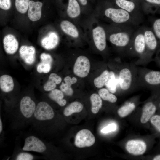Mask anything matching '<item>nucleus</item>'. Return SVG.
<instances>
[{"label":"nucleus","instance_id":"obj_1","mask_svg":"<svg viewBox=\"0 0 160 160\" xmlns=\"http://www.w3.org/2000/svg\"><path fill=\"white\" fill-rule=\"evenodd\" d=\"M37 103L30 96L25 95L20 99L18 107L8 113L12 127L20 129L31 124Z\"/></svg>","mask_w":160,"mask_h":160},{"label":"nucleus","instance_id":"obj_2","mask_svg":"<svg viewBox=\"0 0 160 160\" xmlns=\"http://www.w3.org/2000/svg\"><path fill=\"white\" fill-rule=\"evenodd\" d=\"M55 116V111L50 105L47 101H41L37 103L31 124L36 132L47 135Z\"/></svg>","mask_w":160,"mask_h":160},{"label":"nucleus","instance_id":"obj_3","mask_svg":"<svg viewBox=\"0 0 160 160\" xmlns=\"http://www.w3.org/2000/svg\"><path fill=\"white\" fill-rule=\"evenodd\" d=\"M139 26L111 24L104 28L107 39L113 44L127 51L133 35Z\"/></svg>","mask_w":160,"mask_h":160},{"label":"nucleus","instance_id":"obj_4","mask_svg":"<svg viewBox=\"0 0 160 160\" xmlns=\"http://www.w3.org/2000/svg\"><path fill=\"white\" fill-rule=\"evenodd\" d=\"M22 149L27 151H32L39 153L43 155L46 159L47 158L50 157L49 144L35 135H29L25 137Z\"/></svg>","mask_w":160,"mask_h":160},{"label":"nucleus","instance_id":"obj_5","mask_svg":"<svg viewBox=\"0 0 160 160\" xmlns=\"http://www.w3.org/2000/svg\"><path fill=\"white\" fill-rule=\"evenodd\" d=\"M131 47L132 48L134 53L138 55H144L146 43L143 25L139 26L135 30L127 51Z\"/></svg>","mask_w":160,"mask_h":160},{"label":"nucleus","instance_id":"obj_6","mask_svg":"<svg viewBox=\"0 0 160 160\" xmlns=\"http://www.w3.org/2000/svg\"><path fill=\"white\" fill-rule=\"evenodd\" d=\"M95 140V136L89 130L83 129L79 131L76 134L75 145L79 148L90 147L94 144Z\"/></svg>","mask_w":160,"mask_h":160},{"label":"nucleus","instance_id":"obj_7","mask_svg":"<svg viewBox=\"0 0 160 160\" xmlns=\"http://www.w3.org/2000/svg\"><path fill=\"white\" fill-rule=\"evenodd\" d=\"M90 68V64L88 59L86 56L81 55L77 58L75 63L73 71L75 74L84 78L88 74Z\"/></svg>","mask_w":160,"mask_h":160},{"label":"nucleus","instance_id":"obj_8","mask_svg":"<svg viewBox=\"0 0 160 160\" xmlns=\"http://www.w3.org/2000/svg\"><path fill=\"white\" fill-rule=\"evenodd\" d=\"M146 43V50L144 55H150L157 48L158 42L151 27L143 25Z\"/></svg>","mask_w":160,"mask_h":160},{"label":"nucleus","instance_id":"obj_9","mask_svg":"<svg viewBox=\"0 0 160 160\" xmlns=\"http://www.w3.org/2000/svg\"><path fill=\"white\" fill-rule=\"evenodd\" d=\"M92 36L95 44L100 51L104 50L106 47L107 36L104 28L97 26L92 30Z\"/></svg>","mask_w":160,"mask_h":160},{"label":"nucleus","instance_id":"obj_10","mask_svg":"<svg viewBox=\"0 0 160 160\" xmlns=\"http://www.w3.org/2000/svg\"><path fill=\"white\" fill-rule=\"evenodd\" d=\"M126 148L130 153L134 155H139L143 154L145 152L146 145L143 141L132 140L127 142Z\"/></svg>","mask_w":160,"mask_h":160},{"label":"nucleus","instance_id":"obj_11","mask_svg":"<svg viewBox=\"0 0 160 160\" xmlns=\"http://www.w3.org/2000/svg\"><path fill=\"white\" fill-rule=\"evenodd\" d=\"M20 57L26 64L31 65L35 59L36 50L33 46H22L19 50Z\"/></svg>","mask_w":160,"mask_h":160},{"label":"nucleus","instance_id":"obj_12","mask_svg":"<svg viewBox=\"0 0 160 160\" xmlns=\"http://www.w3.org/2000/svg\"><path fill=\"white\" fill-rule=\"evenodd\" d=\"M139 3L145 15L156 13L160 8V0H139Z\"/></svg>","mask_w":160,"mask_h":160},{"label":"nucleus","instance_id":"obj_13","mask_svg":"<svg viewBox=\"0 0 160 160\" xmlns=\"http://www.w3.org/2000/svg\"><path fill=\"white\" fill-rule=\"evenodd\" d=\"M43 4L39 1H30L29 3L28 16L31 21H36L40 19L41 15V9Z\"/></svg>","mask_w":160,"mask_h":160},{"label":"nucleus","instance_id":"obj_14","mask_svg":"<svg viewBox=\"0 0 160 160\" xmlns=\"http://www.w3.org/2000/svg\"><path fill=\"white\" fill-rule=\"evenodd\" d=\"M3 43L4 50L8 54H13L18 49V41L15 37L12 34H7L5 36Z\"/></svg>","mask_w":160,"mask_h":160},{"label":"nucleus","instance_id":"obj_15","mask_svg":"<svg viewBox=\"0 0 160 160\" xmlns=\"http://www.w3.org/2000/svg\"><path fill=\"white\" fill-rule=\"evenodd\" d=\"M40 57L41 62L37 66V71L40 73H47L51 69L52 58L50 54L45 53L41 54Z\"/></svg>","mask_w":160,"mask_h":160},{"label":"nucleus","instance_id":"obj_16","mask_svg":"<svg viewBox=\"0 0 160 160\" xmlns=\"http://www.w3.org/2000/svg\"><path fill=\"white\" fill-rule=\"evenodd\" d=\"M58 42L59 37L57 34L54 32L51 31L42 39L41 44L43 48L50 50L55 47Z\"/></svg>","mask_w":160,"mask_h":160},{"label":"nucleus","instance_id":"obj_17","mask_svg":"<svg viewBox=\"0 0 160 160\" xmlns=\"http://www.w3.org/2000/svg\"><path fill=\"white\" fill-rule=\"evenodd\" d=\"M132 81V74L130 71L127 68L121 69L119 73V83L121 88L126 90L130 87Z\"/></svg>","mask_w":160,"mask_h":160},{"label":"nucleus","instance_id":"obj_18","mask_svg":"<svg viewBox=\"0 0 160 160\" xmlns=\"http://www.w3.org/2000/svg\"><path fill=\"white\" fill-rule=\"evenodd\" d=\"M60 28L66 34L74 38H78L79 33L75 25L71 22L67 20L62 21L60 24Z\"/></svg>","mask_w":160,"mask_h":160},{"label":"nucleus","instance_id":"obj_19","mask_svg":"<svg viewBox=\"0 0 160 160\" xmlns=\"http://www.w3.org/2000/svg\"><path fill=\"white\" fill-rule=\"evenodd\" d=\"M156 110V107L152 103L149 102L146 103L143 108L140 119L141 123L144 124L147 122L155 113Z\"/></svg>","mask_w":160,"mask_h":160},{"label":"nucleus","instance_id":"obj_20","mask_svg":"<svg viewBox=\"0 0 160 160\" xmlns=\"http://www.w3.org/2000/svg\"><path fill=\"white\" fill-rule=\"evenodd\" d=\"M0 87L1 90L5 93H9L12 91L14 87V83L12 77L7 74L1 76Z\"/></svg>","mask_w":160,"mask_h":160},{"label":"nucleus","instance_id":"obj_21","mask_svg":"<svg viewBox=\"0 0 160 160\" xmlns=\"http://www.w3.org/2000/svg\"><path fill=\"white\" fill-rule=\"evenodd\" d=\"M64 81L65 83L62 82L60 86V90L66 95L71 96L73 94L71 86L76 83L77 79L75 77L71 78L69 76H67L64 78Z\"/></svg>","mask_w":160,"mask_h":160},{"label":"nucleus","instance_id":"obj_22","mask_svg":"<svg viewBox=\"0 0 160 160\" xmlns=\"http://www.w3.org/2000/svg\"><path fill=\"white\" fill-rule=\"evenodd\" d=\"M67 13L68 16L72 18H76L80 15V8L76 0H69Z\"/></svg>","mask_w":160,"mask_h":160},{"label":"nucleus","instance_id":"obj_23","mask_svg":"<svg viewBox=\"0 0 160 160\" xmlns=\"http://www.w3.org/2000/svg\"><path fill=\"white\" fill-rule=\"evenodd\" d=\"M62 81L61 78L56 73H51L49 77L48 80L44 84L43 88L46 91H51L55 89L56 84L60 83Z\"/></svg>","mask_w":160,"mask_h":160},{"label":"nucleus","instance_id":"obj_24","mask_svg":"<svg viewBox=\"0 0 160 160\" xmlns=\"http://www.w3.org/2000/svg\"><path fill=\"white\" fill-rule=\"evenodd\" d=\"M49 97L52 100L56 102L59 106H64L67 101L64 99L63 92L61 90L55 89L51 91L48 95Z\"/></svg>","mask_w":160,"mask_h":160},{"label":"nucleus","instance_id":"obj_25","mask_svg":"<svg viewBox=\"0 0 160 160\" xmlns=\"http://www.w3.org/2000/svg\"><path fill=\"white\" fill-rule=\"evenodd\" d=\"M82 104L78 101L71 103L66 106L63 111V113L65 116H69L74 113H79L83 109Z\"/></svg>","mask_w":160,"mask_h":160},{"label":"nucleus","instance_id":"obj_26","mask_svg":"<svg viewBox=\"0 0 160 160\" xmlns=\"http://www.w3.org/2000/svg\"><path fill=\"white\" fill-rule=\"evenodd\" d=\"M90 100L91 103V111L94 114L98 113L102 107V101L99 95L93 93L90 96Z\"/></svg>","mask_w":160,"mask_h":160},{"label":"nucleus","instance_id":"obj_27","mask_svg":"<svg viewBox=\"0 0 160 160\" xmlns=\"http://www.w3.org/2000/svg\"><path fill=\"white\" fill-rule=\"evenodd\" d=\"M145 79L150 84H160V71H151L145 75Z\"/></svg>","mask_w":160,"mask_h":160},{"label":"nucleus","instance_id":"obj_28","mask_svg":"<svg viewBox=\"0 0 160 160\" xmlns=\"http://www.w3.org/2000/svg\"><path fill=\"white\" fill-rule=\"evenodd\" d=\"M12 159L15 160H33L37 157L22 149L13 153Z\"/></svg>","mask_w":160,"mask_h":160},{"label":"nucleus","instance_id":"obj_29","mask_svg":"<svg viewBox=\"0 0 160 160\" xmlns=\"http://www.w3.org/2000/svg\"><path fill=\"white\" fill-rule=\"evenodd\" d=\"M109 72L108 70H105L94 79V83L96 87L100 88L105 85L108 78Z\"/></svg>","mask_w":160,"mask_h":160},{"label":"nucleus","instance_id":"obj_30","mask_svg":"<svg viewBox=\"0 0 160 160\" xmlns=\"http://www.w3.org/2000/svg\"><path fill=\"white\" fill-rule=\"evenodd\" d=\"M107 89L112 93H115L116 91V84L115 74L113 72H109L108 79L105 85Z\"/></svg>","mask_w":160,"mask_h":160},{"label":"nucleus","instance_id":"obj_31","mask_svg":"<svg viewBox=\"0 0 160 160\" xmlns=\"http://www.w3.org/2000/svg\"><path fill=\"white\" fill-rule=\"evenodd\" d=\"M98 94L101 98L105 100L114 103L117 100L116 96L110 93L109 91L105 88H103L100 89L98 91Z\"/></svg>","mask_w":160,"mask_h":160},{"label":"nucleus","instance_id":"obj_32","mask_svg":"<svg viewBox=\"0 0 160 160\" xmlns=\"http://www.w3.org/2000/svg\"><path fill=\"white\" fill-rule=\"evenodd\" d=\"M151 28L158 41L160 43V18L150 19Z\"/></svg>","mask_w":160,"mask_h":160},{"label":"nucleus","instance_id":"obj_33","mask_svg":"<svg viewBox=\"0 0 160 160\" xmlns=\"http://www.w3.org/2000/svg\"><path fill=\"white\" fill-rule=\"evenodd\" d=\"M135 108V104L130 103L120 108L118 110L117 113L120 117H124L129 115Z\"/></svg>","mask_w":160,"mask_h":160},{"label":"nucleus","instance_id":"obj_34","mask_svg":"<svg viewBox=\"0 0 160 160\" xmlns=\"http://www.w3.org/2000/svg\"><path fill=\"white\" fill-rule=\"evenodd\" d=\"M29 0H15V6L16 9L22 14L25 13L28 9Z\"/></svg>","mask_w":160,"mask_h":160},{"label":"nucleus","instance_id":"obj_35","mask_svg":"<svg viewBox=\"0 0 160 160\" xmlns=\"http://www.w3.org/2000/svg\"><path fill=\"white\" fill-rule=\"evenodd\" d=\"M151 123L160 132V115H155L151 118Z\"/></svg>","mask_w":160,"mask_h":160},{"label":"nucleus","instance_id":"obj_36","mask_svg":"<svg viewBox=\"0 0 160 160\" xmlns=\"http://www.w3.org/2000/svg\"><path fill=\"white\" fill-rule=\"evenodd\" d=\"M117 128L116 124L112 123L110 124L103 128L101 130V132L104 133H107L115 131Z\"/></svg>","mask_w":160,"mask_h":160},{"label":"nucleus","instance_id":"obj_37","mask_svg":"<svg viewBox=\"0 0 160 160\" xmlns=\"http://www.w3.org/2000/svg\"><path fill=\"white\" fill-rule=\"evenodd\" d=\"M11 6L10 0H0V7L1 9L7 10L10 8Z\"/></svg>","mask_w":160,"mask_h":160},{"label":"nucleus","instance_id":"obj_38","mask_svg":"<svg viewBox=\"0 0 160 160\" xmlns=\"http://www.w3.org/2000/svg\"><path fill=\"white\" fill-rule=\"evenodd\" d=\"M4 133V131H3V123L2 121V118L1 116V115L0 114V136H1L0 137L1 138L2 137V134H3Z\"/></svg>","mask_w":160,"mask_h":160},{"label":"nucleus","instance_id":"obj_39","mask_svg":"<svg viewBox=\"0 0 160 160\" xmlns=\"http://www.w3.org/2000/svg\"><path fill=\"white\" fill-rule=\"evenodd\" d=\"M81 3L83 5H86L87 3V0H79Z\"/></svg>","mask_w":160,"mask_h":160},{"label":"nucleus","instance_id":"obj_40","mask_svg":"<svg viewBox=\"0 0 160 160\" xmlns=\"http://www.w3.org/2000/svg\"><path fill=\"white\" fill-rule=\"evenodd\" d=\"M153 159L154 160H160V155L156 156Z\"/></svg>","mask_w":160,"mask_h":160},{"label":"nucleus","instance_id":"obj_41","mask_svg":"<svg viewBox=\"0 0 160 160\" xmlns=\"http://www.w3.org/2000/svg\"><path fill=\"white\" fill-rule=\"evenodd\" d=\"M156 13L160 15V8L157 10L156 12Z\"/></svg>","mask_w":160,"mask_h":160},{"label":"nucleus","instance_id":"obj_42","mask_svg":"<svg viewBox=\"0 0 160 160\" xmlns=\"http://www.w3.org/2000/svg\"><path fill=\"white\" fill-rule=\"evenodd\" d=\"M128 0L132 1H135V2H139V0Z\"/></svg>","mask_w":160,"mask_h":160},{"label":"nucleus","instance_id":"obj_43","mask_svg":"<svg viewBox=\"0 0 160 160\" xmlns=\"http://www.w3.org/2000/svg\"></svg>","mask_w":160,"mask_h":160}]
</instances>
